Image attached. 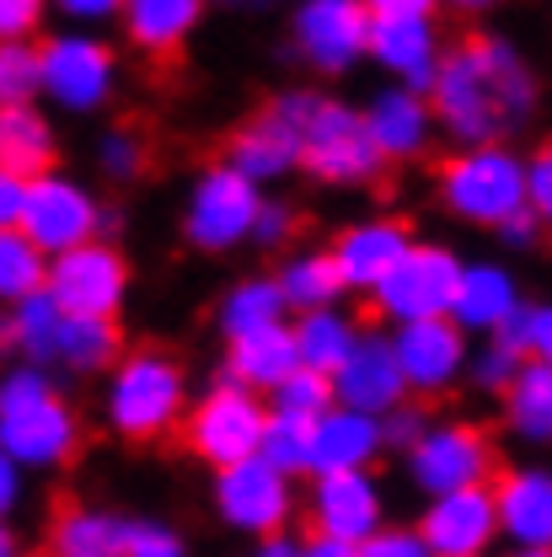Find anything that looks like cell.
Returning a JSON list of instances; mask_svg holds the SVG:
<instances>
[{
	"instance_id": "1",
	"label": "cell",
	"mask_w": 552,
	"mask_h": 557,
	"mask_svg": "<svg viewBox=\"0 0 552 557\" xmlns=\"http://www.w3.org/2000/svg\"><path fill=\"white\" fill-rule=\"evenodd\" d=\"M424 102L434 113V129H445L462 150L504 145L537 113V70L526 65V54L510 38L473 33L440 49Z\"/></svg>"
},
{
	"instance_id": "2",
	"label": "cell",
	"mask_w": 552,
	"mask_h": 557,
	"mask_svg": "<svg viewBox=\"0 0 552 557\" xmlns=\"http://www.w3.org/2000/svg\"><path fill=\"white\" fill-rule=\"evenodd\" d=\"M0 450L16 472L65 467L81 450V418L49 381V370L16 364L0 375Z\"/></svg>"
},
{
	"instance_id": "3",
	"label": "cell",
	"mask_w": 552,
	"mask_h": 557,
	"mask_svg": "<svg viewBox=\"0 0 552 557\" xmlns=\"http://www.w3.org/2000/svg\"><path fill=\"white\" fill-rule=\"evenodd\" d=\"M290 113H295V145H300V166L328 183V188H359L381 177V156L365 135L359 108H348L339 97H317V91H284Z\"/></svg>"
},
{
	"instance_id": "4",
	"label": "cell",
	"mask_w": 552,
	"mask_h": 557,
	"mask_svg": "<svg viewBox=\"0 0 552 557\" xmlns=\"http://www.w3.org/2000/svg\"><path fill=\"white\" fill-rule=\"evenodd\" d=\"M188 413V375L172 354L139 348L113 364L108 381V429L124 440H161Z\"/></svg>"
},
{
	"instance_id": "5",
	"label": "cell",
	"mask_w": 552,
	"mask_h": 557,
	"mask_svg": "<svg viewBox=\"0 0 552 557\" xmlns=\"http://www.w3.org/2000/svg\"><path fill=\"white\" fill-rule=\"evenodd\" d=\"M440 205L467 225L499 231L526 209V161L510 145H478L440 166Z\"/></svg>"
},
{
	"instance_id": "6",
	"label": "cell",
	"mask_w": 552,
	"mask_h": 557,
	"mask_svg": "<svg viewBox=\"0 0 552 557\" xmlns=\"http://www.w3.org/2000/svg\"><path fill=\"white\" fill-rule=\"evenodd\" d=\"M119 91V54L97 33H54L38 44V97L60 113H97Z\"/></svg>"
},
{
	"instance_id": "7",
	"label": "cell",
	"mask_w": 552,
	"mask_h": 557,
	"mask_svg": "<svg viewBox=\"0 0 552 557\" xmlns=\"http://www.w3.org/2000/svg\"><path fill=\"white\" fill-rule=\"evenodd\" d=\"M44 295L65 311V317H102L113 322L124 295H130V263L113 242H81L60 258H49L44 269Z\"/></svg>"
},
{
	"instance_id": "8",
	"label": "cell",
	"mask_w": 552,
	"mask_h": 557,
	"mask_svg": "<svg viewBox=\"0 0 552 557\" xmlns=\"http://www.w3.org/2000/svg\"><path fill=\"white\" fill-rule=\"evenodd\" d=\"M263 397L236 386V381H220L214 392H205L194 408H188V450L209 461L214 472L258 456V440H263Z\"/></svg>"
},
{
	"instance_id": "9",
	"label": "cell",
	"mask_w": 552,
	"mask_h": 557,
	"mask_svg": "<svg viewBox=\"0 0 552 557\" xmlns=\"http://www.w3.org/2000/svg\"><path fill=\"white\" fill-rule=\"evenodd\" d=\"M456 274H462V258L451 247H434V242H414L403 252V263L370 289L376 311L387 322H434V317H451V295H456Z\"/></svg>"
},
{
	"instance_id": "10",
	"label": "cell",
	"mask_w": 552,
	"mask_h": 557,
	"mask_svg": "<svg viewBox=\"0 0 552 557\" xmlns=\"http://www.w3.org/2000/svg\"><path fill=\"white\" fill-rule=\"evenodd\" d=\"M408 478L418 493L440 498V493H462V487L493 483V445L483 429L473 423H429L408 445Z\"/></svg>"
},
{
	"instance_id": "11",
	"label": "cell",
	"mask_w": 552,
	"mask_h": 557,
	"mask_svg": "<svg viewBox=\"0 0 552 557\" xmlns=\"http://www.w3.org/2000/svg\"><path fill=\"white\" fill-rule=\"evenodd\" d=\"M16 231H22L44 258H60V252L81 247V242H97L102 209H97V199H91L75 177H65V172H44V177L27 183Z\"/></svg>"
},
{
	"instance_id": "12",
	"label": "cell",
	"mask_w": 552,
	"mask_h": 557,
	"mask_svg": "<svg viewBox=\"0 0 552 557\" xmlns=\"http://www.w3.org/2000/svg\"><path fill=\"white\" fill-rule=\"evenodd\" d=\"M258 205H263V194L242 172H231L225 161L205 166L194 194H188V209H183V236L199 252H231V247H242L253 236Z\"/></svg>"
},
{
	"instance_id": "13",
	"label": "cell",
	"mask_w": 552,
	"mask_h": 557,
	"mask_svg": "<svg viewBox=\"0 0 552 557\" xmlns=\"http://www.w3.org/2000/svg\"><path fill=\"white\" fill-rule=\"evenodd\" d=\"M365 38H370V11L359 0H300L290 16V44L300 54V65L317 75H344L365 60Z\"/></svg>"
},
{
	"instance_id": "14",
	"label": "cell",
	"mask_w": 552,
	"mask_h": 557,
	"mask_svg": "<svg viewBox=\"0 0 552 557\" xmlns=\"http://www.w3.org/2000/svg\"><path fill=\"white\" fill-rule=\"evenodd\" d=\"M214 509L231 531L247 536H279L290 509H295V487L284 472H274L263 456H247L236 467H225L214 478Z\"/></svg>"
},
{
	"instance_id": "15",
	"label": "cell",
	"mask_w": 552,
	"mask_h": 557,
	"mask_svg": "<svg viewBox=\"0 0 552 557\" xmlns=\"http://www.w3.org/2000/svg\"><path fill=\"white\" fill-rule=\"evenodd\" d=\"M392 359L403 370V386L418 397H440L467 375V333L451 317L434 322H403L392 333Z\"/></svg>"
},
{
	"instance_id": "16",
	"label": "cell",
	"mask_w": 552,
	"mask_h": 557,
	"mask_svg": "<svg viewBox=\"0 0 552 557\" xmlns=\"http://www.w3.org/2000/svg\"><path fill=\"white\" fill-rule=\"evenodd\" d=\"M306 515H311V536H333L344 547H359L365 536H376L387 525L381 483L370 472H328L306 493Z\"/></svg>"
},
{
	"instance_id": "17",
	"label": "cell",
	"mask_w": 552,
	"mask_h": 557,
	"mask_svg": "<svg viewBox=\"0 0 552 557\" xmlns=\"http://www.w3.org/2000/svg\"><path fill=\"white\" fill-rule=\"evenodd\" d=\"M403 403H408V386H403V370L392 359V338L387 333H359L354 354L333 370V408L387 418Z\"/></svg>"
},
{
	"instance_id": "18",
	"label": "cell",
	"mask_w": 552,
	"mask_h": 557,
	"mask_svg": "<svg viewBox=\"0 0 552 557\" xmlns=\"http://www.w3.org/2000/svg\"><path fill=\"white\" fill-rule=\"evenodd\" d=\"M225 166L242 172L253 188L279 183L300 166V145H295V113H290V97L279 91L269 108H258L225 145Z\"/></svg>"
},
{
	"instance_id": "19",
	"label": "cell",
	"mask_w": 552,
	"mask_h": 557,
	"mask_svg": "<svg viewBox=\"0 0 552 557\" xmlns=\"http://www.w3.org/2000/svg\"><path fill=\"white\" fill-rule=\"evenodd\" d=\"M414 531H418V542L429 547V557H483L499 542L488 483L429 498V509H424V520H418Z\"/></svg>"
},
{
	"instance_id": "20",
	"label": "cell",
	"mask_w": 552,
	"mask_h": 557,
	"mask_svg": "<svg viewBox=\"0 0 552 557\" xmlns=\"http://www.w3.org/2000/svg\"><path fill=\"white\" fill-rule=\"evenodd\" d=\"M440 27L434 16H370V38H365V60L392 75V86L429 91V75L440 65Z\"/></svg>"
},
{
	"instance_id": "21",
	"label": "cell",
	"mask_w": 552,
	"mask_h": 557,
	"mask_svg": "<svg viewBox=\"0 0 552 557\" xmlns=\"http://www.w3.org/2000/svg\"><path fill=\"white\" fill-rule=\"evenodd\" d=\"M414 247V231L403 225V220H387V214H376V220H359V225H348L344 236L333 242V274L344 289H359V295H370L381 278L392 274L397 263H403V252Z\"/></svg>"
},
{
	"instance_id": "22",
	"label": "cell",
	"mask_w": 552,
	"mask_h": 557,
	"mask_svg": "<svg viewBox=\"0 0 552 557\" xmlns=\"http://www.w3.org/2000/svg\"><path fill=\"white\" fill-rule=\"evenodd\" d=\"M493 493V525L499 536H510L526 553H548L552 547V478L548 467H515L499 483H488Z\"/></svg>"
},
{
	"instance_id": "23",
	"label": "cell",
	"mask_w": 552,
	"mask_h": 557,
	"mask_svg": "<svg viewBox=\"0 0 552 557\" xmlns=\"http://www.w3.org/2000/svg\"><path fill=\"white\" fill-rule=\"evenodd\" d=\"M359 119L381 161H418L434 139V113L424 91H408V86H381Z\"/></svg>"
},
{
	"instance_id": "24",
	"label": "cell",
	"mask_w": 552,
	"mask_h": 557,
	"mask_svg": "<svg viewBox=\"0 0 552 557\" xmlns=\"http://www.w3.org/2000/svg\"><path fill=\"white\" fill-rule=\"evenodd\" d=\"M381 450H387L381 418L348 413V408H328V413L311 423L306 472H311V478H328V472H370Z\"/></svg>"
},
{
	"instance_id": "25",
	"label": "cell",
	"mask_w": 552,
	"mask_h": 557,
	"mask_svg": "<svg viewBox=\"0 0 552 557\" xmlns=\"http://www.w3.org/2000/svg\"><path fill=\"white\" fill-rule=\"evenodd\" d=\"M515 306H520V284L504 263H462L451 295V322L462 333H493Z\"/></svg>"
},
{
	"instance_id": "26",
	"label": "cell",
	"mask_w": 552,
	"mask_h": 557,
	"mask_svg": "<svg viewBox=\"0 0 552 557\" xmlns=\"http://www.w3.org/2000/svg\"><path fill=\"white\" fill-rule=\"evenodd\" d=\"M205 5L209 0H119V22H124V33L139 54L167 60L199 33Z\"/></svg>"
},
{
	"instance_id": "27",
	"label": "cell",
	"mask_w": 552,
	"mask_h": 557,
	"mask_svg": "<svg viewBox=\"0 0 552 557\" xmlns=\"http://www.w3.org/2000/svg\"><path fill=\"white\" fill-rule=\"evenodd\" d=\"M295 364H300V359H295L290 322H279V327H263V333L231 338V354H225V381H236V386H247V392H274Z\"/></svg>"
},
{
	"instance_id": "28",
	"label": "cell",
	"mask_w": 552,
	"mask_h": 557,
	"mask_svg": "<svg viewBox=\"0 0 552 557\" xmlns=\"http://www.w3.org/2000/svg\"><path fill=\"white\" fill-rule=\"evenodd\" d=\"M0 172L22 183L54 172V124L44 119V108H0Z\"/></svg>"
},
{
	"instance_id": "29",
	"label": "cell",
	"mask_w": 552,
	"mask_h": 557,
	"mask_svg": "<svg viewBox=\"0 0 552 557\" xmlns=\"http://www.w3.org/2000/svg\"><path fill=\"white\" fill-rule=\"evenodd\" d=\"M124 531L130 520L113 509H91V504H70L54 520L49 553L54 557H119L124 553Z\"/></svg>"
},
{
	"instance_id": "30",
	"label": "cell",
	"mask_w": 552,
	"mask_h": 557,
	"mask_svg": "<svg viewBox=\"0 0 552 557\" xmlns=\"http://www.w3.org/2000/svg\"><path fill=\"white\" fill-rule=\"evenodd\" d=\"M290 338H295L300 370H317V375L333 381V370H339L348 354H354V344H359V327H354V317H344L339 306H328V311H306V317H295Z\"/></svg>"
},
{
	"instance_id": "31",
	"label": "cell",
	"mask_w": 552,
	"mask_h": 557,
	"mask_svg": "<svg viewBox=\"0 0 552 557\" xmlns=\"http://www.w3.org/2000/svg\"><path fill=\"white\" fill-rule=\"evenodd\" d=\"M504 418L526 445H548L552 440V364L548 359H526L515 370V381L504 386Z\"/></svg>"
},
{
	"instance_id": "32",
	"label": "cell",
	"mask_w": 552,
	"mask_h": 557,
	"mask_svg": "<svg viewBox=\"0 0 552 557\" xmlns=\"http://www.w3.org/2000/svg\"><path fill=\"white\" fill-rule=\"evenodd\" d=\"M220 333H225V344L231 338H247V333H263V327H279L284 322V300H279V284L269 274H253L242 278V284H231L225 295H220Z\"/></svg>"
},
{
	"instance_id": "33",
	"label": "cell",
	"mask_w": 552,
	"mask_h": 557,
	"mask_svg": "<svg viewBox=\"0 0 552 557\" xmlns=\"http://www.w3.org/2000/svg\"><path fill=\"white\" fill-rule=\"evenodd\" d=\"M274 284H279L284 311H295V317L328 311V306H339V295H344V284L333 274V258H328V252H295L274 274Z\"/></svg>"
},
{
	"instance_id": "34",
	"label": "cell",
	"mask_w": 552,
	"mask_h": 557,
	"mask_svg": "<svg viewBox=\"0 0 552 557\" xmlns=\"http://www.w3.org/2000/svg\"><path fill=\"white\" fill-rule=\"evenodd\" d=\"M60 327H65V311H60V306H54L44 289L11 306L16 354H22L33 370H49V364H60Z\"/></svg>"
},
{
	"instance_id": "35",
	"label": "cell",
	"mask_w": 552,
	"mask_h": 557,
	"mask_svg": "<svg viewBox=\"0 0 552 557\" xmlns=\"http://www.w3.org/2000/svg\"><path fill=\"white\" fill-rule=\"evenodd\" d=\"M60 364L75 370V375L119 364V327L102 322V317H65V327H60Z\"/></svg>"
},
{
	"instance_id": "36",
	"label": "cell",
	"mask_w": 552,
	"mask_h": 557,
	"mask_svg": "<svg viewBox=\"0 0 552 557\" xmlns=\"http://www.w3.org/2000/svg\"><path fill=\"white\" fill-rule=\"evenodd\" d=\"M493 344L504 348V354H515L520 364L526 359H548L552 354V311L548 300H520L493 333H488Z\"/></svg>"
},
{
	"instance_id": "37",
	"label": "cell",
	"mask_w": 552,
	"mask_h": 557,
	"mask_svg": "<svg viewBox=\"0 0 552 557\" xmlns=\"http://www.w3.org/2000/svg\"><path fill=\"white\" fill-rule=\"evenodd\" d=\"M44 269H49V258L22 231H0V300L5 306L38 295L44 289Z\"/></svg>"
},
{
	"instance_id": "38",
	"label": "cell",
	"mask_w": 552,
	"mask_h": 557,
	"mask_svg": "<svg viewBox=\"0 0 552 557\" xmlns=\"http://www.w3.org/2000/svg\"><path fill=\"white\" fill-rule=\"evenodd\" d=\"M269 413L279 418H300V423H317V418L333 408V381L328 375H317V370H290L284 381H279L274 392H269V403H263Z\"/></svg>"
},
{
	"instance_id": "39",
	"label": "cell",
	"mask_w": 552,
	"mask_h": 557,
	"mask_svg": "<svg viewBox=\"0 0 552 557\" xmlns=\"http://www.w3.org/2000/svg\"><path fill=\"white\" fill-rule=\"evenodd\" d=\"M306 450H311V423H300V418H279V413L263 418L258 456H263L274 472H284V478H300V472H306Z\"/></svg>"
},
{
	"instance_id": "40",
	"label": "cell",
	"mask_w": 552,
	"mask_h": 557,
	"mask_svg": "<svg viewBox=\"0 0 552 557\" xmlns=\"http://www.w3.org/2000/svg\"><path fill=\"white\" fill-rule=\"evenodd\" d=\"M38 102V44H0V108Z\"/></svg>"
},
{
	"instance_id": "41",
	"label": "cell",
	"mask_w": 552,
	"mask_h": 557,
	"mask_svg": "<svg viewBox=\"0 0 552 557\" xmlns=\"http://www.w3.org/2000/svg\"><path fill=\"white\" fill-rule=\"evenodd\" d=\"M97 161H102V177H113V183H135V177H145L150 150H145V139H139L135 129H108V135H102V150H97Z\"/></svg>"
},
{
	"instance_id": "42",
	"label": "cell",
	"mask_w": 552,
	"mask_h": 557,
	"mask_svg": "<svg viewBox=\"0 0 552 557\" xmlns=\"http://www.w3.org/2000/svg\"><path fill=\"white\" fill-rule=\"evenodd\" d=\"M119 557H188L183 553V536L161 520H130L124 531V553Z\"/></svg>"
},
{
	"instance_id": "43",
	"label": "cell",
	"mask_w": 552,
	"mask_h": 557,
	"mask_svg": "<svg viewBox=\"0 0 552 557\" xmlns=\"http://www.w3.org/2000/svg\"><path fill=\"white\" fill-rule=\"evenodd\" d=\"M44 16H49L44 0H0V44H33Z\"/></svg>"
},
{
	"instance_id": "44",
	"label": "cell",
	"mask_w": 552,
	"mask_h": 557,
	"mask_svg": "<svg viewBox=\"0 0 552 557\" xmlns=\"http://www.w3.org/2000/svg\"><path fill=\"white\" fill-rule=\"evenodd\" d=\"M467 370H473V381L483 386V392H504L510 381H515V370H520V359L515 354H504V348L488 338L483 354H467Z\"/></svg>"
},
{
	"instance_id": "45",
	"label": "cell",
	"mask_w": 552,
	"mask_h": 557,
	"mask_svg": "<svg viewBox=\"0 0 552 557\" xmlns=\"http://www.w3.org/2000/svg\"><path fill=\"white\" fill-rule=\"evenodd\" d=\"M354 557H429V547L418 542V531H397V525H381L376 536H365Z\"/></svg>"
},
{
	"instance_id": "46",
	"label": "cell",
	"mask_w": 552,
	"mask_h": 557,
	"mask_svg": "<svg viewBox=\"0 0 552 557\" xmlns=\"http://www.w3.org/2000/svg\"><path fill=\"white\" fill-rule=\"evenodd\" d=\"M290 231H295V209H290V205H269V199H263L247 242H258V247H284V242H290Z\"/></svg>"
},
{
	"instance_id": "47",
	"label": "cell",
	"mask_w": 552,
	"mask_h": 557,
	"mask_svg": "<svg viewBox=\"0 0 552 557\" xmlns=\"http://www.w3.org/2000/svg\"><path fill=\"white\" fill-rule=\"evenodd\" d=\"M526 209H531L537 220L552 214V156L548 150H537V156L526 161Z\"/></svg>"
},
{
	"instance_id": "48",
	"label": "cell",
	"mask_w": 552,
	"mask_h": 557,
	"mask_svg": "<svg viewBox=\"0 0 552 557\" xmlns=\"http://www.w3.org/2000/svg\"><path fill=\"white\" fill-rule=\"evenodd\" d=\"M49 11H60L65 22H75L81 33L97 27V22H113L119 16V0H44Z\"/></svg>"
},
{
	"instance_id": "49",
	"label": "cell",
	"mask_w": 552,
	"mask_h": 557,
	"mask_svg": "<svg viewBox=\"0 0 552 557\" xmlns=\"http://www.w3.org/2000/svg\"><path fill=\"white\" fill-rule=\"evenodd\" d=\"M424 429H429V418L418 413V408H408V403H403V408H392V413L381 418V440H387V450H392V445H403V450H408Z\"/></svg>"
},
{
	"instance_id": "50",
	"label": "cell",
	"mask_w": 552,
	"mask_h": 557,
	"mask_svg": "<svg viewBox=\"0 0 552 557\" xmlns=\"http://www.w3.org/2000/svg\"><path fill=\"white\" fill-rule=\"evenodd\" d=\"M22 199H27V183H22V177H11V172H0V231H16V220H22Z\"/></svg>"
},
{
	"instance_id": "51",
	"label": "cell",
	"mask_w": 552,
	"mask_h": 557,
	"mask_svg": "<svg viewBox=\"0 0 552 557\" xmlns=\"http://www.w3.org/2000/svg\"><path fill=\"white\" fill-rule=\"evenodd\" d=\"M370 16H434L440 0H359Z\"/></svg>"
},
{
	"instance_id": "52",
	"label": "cell",
	"mask_w": 552,
	"mask_h": 557,
	"mask_svg": "<svg viewBox=\"0 0 552 557\" xmlns=\"http://www.w3.org/2000/svg\"><path fill=\"white\" fill-rule=\"evenodd\" d=\"M537 225H542V220H537L531 209H520V214H510V220L499 225V236H504L510 247H531V242H537Z\"/></svg>"
},
{
	"instance_id": "53",
	"label": "cell",
	"mask_w": 552,
	"mask_h": 557,
	"mask_svg": "<svg viewBox=\"0 0 552 557\" xmlns=\"http://www.w3.org/2000/svg\"><path fill=\"white\" fill-rule=\"evenodd\" d=\"M16 504H22V472H16V467L5 461V450H0V520H5Z\"/></svg>"
},
{
	"instance_id": "54",
	"label": "cell",
	"mask_w": 552,
	"mask_h": 557,
	"mask_svg": "<svg viewBox=\"0 0 552 557\" xmlns=\"http://www.w3.org/2000/svg\"><path fill=\"white\" fill-rule=\"evenodd\" d=\"M295 557H354V547L333 542V536H311V542H300V553Z\"/></svg>"
},
{
	"instance_id": "55",
	"label": "cell",
	"mask_w": 552,
	"mask_h": 557,
	"mask_svg": "<svg viewBox=\"0 0 552 557\" xmlns=\"http://www.w3.org/2000/svg\"><path fill=\"white\" fill-rule=\"evenodd\" d=\"M440 5H451V11H462V16H488V11H499L504 0H440Z\"/></svg>"
},
{
	"instance_id": "56",
	"label": "cell",
	"mask_w": 552,
	"mask_h": 557,
	"mask_svg": "<svg viewBox=\"0 0 552 557\" xmlns=\"http://www.w3.org/2000/svg\"><path fill=\"white\" fill-rule=\"evenodd\" d=\"M300 553V542H290V536H263V547H258V557H295Z\"/></svg>"
},
{
	"instance_id": "57",
	"label": "cell",
	"mask_w": 552,
	"mask_h": 557,
	"mask_svg": "<svg viewBox=\"0 0 552 557\" xmlns=\"http://www.w3.org/2000/svg\"><path fill=\"white\" fill-rule=\"evenodd\" d=\"M0 354H16V333H11V311H0Z\"/></svg>"
},
{
	"instance_id": "58",
	"label": "cell",
	"mask_w": 552,
	"mask_h": 557,
	"mask_svg": "<svg viewBox=\"0 0 552 557\" xmlns=\"http://www.w3.org/2000/svg\"><path fill=\"white\" fill-rule=\"evenodd\" d=\"M214 5H231V11H269L274 0H214Z\"/></svg>"
},
{
	"instance_id": "59",
	"label": "cell",
	"mask_w": 552,
	"mask_h": 557,
	"mask_svg": "<svg viewBox=\"0 0 552 557\" xmlns=\"http://www.w3.org/2000/svg\"><path fill=\"white\" fill-rule=\"evenodd\" d=\"M0 557H22V553H16V536H11V525H5V520H0Z\"/></svg>"
},
{
	"instance_id": "60",
	"label": "cell",
	"mask_w": 552,
	"mask_h": 557,
	"mask_svg": "<svg viewBox=\"0 0 552 557\" xmlns=\"http://www.w3.org/2000/svg\"><path fill=\"white\" fill-rule=\"evenodd\" d=\"M510 557H548V553H526V547H515V553H510Z\"/></svg>"
}]
</instances>
